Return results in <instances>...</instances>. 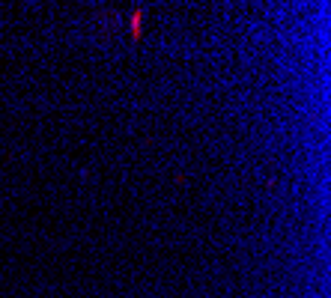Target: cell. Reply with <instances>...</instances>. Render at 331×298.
<instances>
[{
    "label": "cell",
    "instance_id": "6da1fadb",
    "mask_svg": "<svg viewBox=\"0 0 331 298\" xmlns=\"http://www.w3.org/2000/svg\"><path fill=\"white\" fill-rule=\"evenodd\" d=\"M140 21H144V12L134 9V15H131V42H137L140 33H144V30H140Z\"/></svg>",
    "mask_w": 331,
    "mask_h": 298
}]
</instances>
